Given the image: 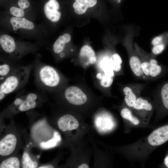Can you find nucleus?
<instances>
[{"label":"nucleus","mask_w":168,"mask_h":168,"mask_svg":"<svg viewBox=\"0 0 168 168\" xmlns=\"http://www.w3.org/2000/svg\"><path fill=\"white\" fill-rule=\"evenodd\" d=\"M164 35H161L154 38L152 41V44L154 46L162 43L167 42L168 40L166 39L167 37Z\"/></svg>","instance_id":"nucleus-27"},{"label":"nucleus","mask_w":168,"mask_h":168,"mask_svg":"<svg viewBox=\"0 0 168 168\" xmlns=\"http://www.w3.org/2000/svg\"><path fill=\"white\" fill-rule=\"evenodd\" d=\"M133 107L137 110H144L150 111L152 110V104L147 100L139 97L137 99Z\"/></svg>","instance_id":"nucleus-18"},{"label":"nucleus","mask_w":168,"mask_h":168,"mask_svg":"<svg viewBox=\"0 0 168 168\" xmlns=\"http://www.w3.org/2000/svg\"><path fill=\"white\" fill-rule=\"evenodd\" d=\"M141 67L144 74L147 76H150V64L149 61L142 62Z\"/></svg>","instance_id":"nucleus-28"},{"label":"nucleus","mask_w":168,"mask_h":168,"mask_svg":"<svg viewBox=\"0 0 168 168\" xmlns=\"http://www.w3.org/2000/svg\"><path fill=\"white\" fill-rule=\"evenodd\" d=\"M1 22L2 26L7 30L23 37L35 39L41 45V40L46 36V32L42 26H37L33 21L26 17H15L6 13Z\"/></svg>","instance_id":"nucleus-1"},{"label":"nucleus","mask_w":168,"mask_h":168,"mask_svg":"<svg viewBox=\"0 0 168 168\" xmlns=\"http://www.w3.org/2000/svg\"><path fill=\"white\" fill-rule=\"evenodd\" d=\"M78 168H88L89 166L88 165L85 163H83L78 166Z\"/></svg>","instance_id":"nucleus-32"},{"label":"nucleus","mask_w":168,"mask_h":168,"mask_svg":"<svg viewBox=\"0 0 168 168\" xmlns=\"http://www.w3.org/2000/svg\"><path fill=\"white\" fill-rule=\"evenodd\" d=\"M123 92L125 95L124 100L126 104L129 107H133L137 99L135 95L128 86L124 88Z\"/></svg>","instance_id":"nucleus-16"},{"label":"nucleus","mask_w":168,"mask_h":168,"mask_svg":"<svg viewBox=\"0 0 168 168\" xmlns=\"http://www.w3.org/2000/svg\"><path fill=\"white\" fill-rule=\"evenodd\" d=\"M21 164L23 168H35L38 165V163L36 161H33L26 152L23 154Z\"/></svg>","instance_id":"nucleus-23"},{"label":"nucleus","mask_w":168,"mask_h":168,"mask_svg":"<svg viewBox=\"0 0 168 168\" xmlns=\"http://www.w3.org/2000/svg\"><path fill=\"white\" fill-rule=\"evenodd\" d=\"M39 57L37 55L34 62L35 84L42 91H51L59 85L60 77L54 67L41 62Z\"/></svg>","instance_id":"nucleus-3"},{"label":"nucleus","mask_w":168,"mask_h":168,"mask_svg":"<svg viewBox=\"0 0 168 168\" xmlns=\"http://www.w3.org/2000/svg\"><path fill=\"white\" fill-rule=\"evenodd\" d=\"M71 36L68 34L65 33L59 36L54 43L52 46V50L54 53L59 54L63 53L66 44L71 40Z\"/></svg>","instance_id":"nucleus-12"},{"label":"nucleus","mask_w":168,"mask_h":168,"mask_svg":"<svg viewBox=\"0 0 168 168\" xmlns=\"http://www.w3.org/2000/svg\"><path fill=\"white\" fill-rule=\"evenodd\" d=\"M13 103L20 111L24 112L35 108L37 105L40 94L34 92L22 91L18 94Z\"/></svg>","instance_id":"nucleus-5"},{"label":"nucleus","mask_w":168,"mask_h":168,"mask_svg":"<svg viewBox=\"0 0 168 168\" xmlns=\"http://www.w3.org/2000/svg\"><path fill=\"white\" fill-rule=\"evenodd\" d=\"M167 44V42H165L153 46L152 49V53L155 55L161 54L165 49Z\"/></svg>","instance_id":"nucleus-26"},{"label":"nucleus","mask_w":168,"mask_h":168,"mask_svg":"<svg viewBox=\"0 0 168 168\" xmlns=\"http://www.w3.org/2000/svg\"><path fill=\"white\" fill-rule=\"evenodd\" d=\"M121 115L124 118L130 121L133 124L137 125L139 123L138 119L133 116L131 111L127 108H124L121 111Z\"/></svg>","instance_id":"nucleus-24"},{"label":"nucleus","mask_w":168,"mask_h":168,"mask_svg":"<svg viewBox=\"0 0 168 168\" xmlns=\"http://www.w3.org/2000/svg\"><path fill=\"white\" fill-rule=\"evenodd\" d=\"M141 63L139 57L136 55H133L130 58V68L134 74L138 77H142L144 75L142 69Z\"/></svg>","instance_id":"nucleus-13"},{"label":"nucleus","mask_w":168,"mask_h":168,"mask_svg":"<svg viewBox=\"0 0 168 168\" xmlns=\"http://www.w3.org/2000/svg\"><path fill=\"white\" fill-rule=\"evenodd\" d=\"M113 80L112 77L106 76L104 74L100 80V84L103 87H108L112 85Z\"/></svg>","instance_id":"nucleus-25"},{"label":"nucleus","mask_w":168,"mask_h":168,"mask_svg":"<svg viewBox=\"0 0 168 168\" xmlns=\"http://www.w3.org/2000/svg\"><path fill=\"white\" fill-rule=\"evenodd\" d=\"M34 67V62L25 66L20 65L0 82V100L7 95L17 91L25 86Z\"/></svg>","instance_id":"nucleus-4"},{"label":"nucleus","mask_w":168,"mask_h":168,"mask_svg":"<svg viewBox=\"0 0 168 168\" xmlns=\"http://www.w3.org/2000/svg\"><path fill=\"white\" fill-rule=\"evenodd\" d=\"M17 140L15 136L8 134L0 141V155L6 156L11 154L15 148Z\"/></svg>","instance_id":"nucleus-9"},{"label":"nucleus","mask_w":168,"mask_h":168,"mask_svg":"<svg viewBox=\"0 0 168 168\" xmlns=\"http://www.w3.org/2000/svg\"><path fill=\"white\" fill-rule=\"evenodd\" d=\"M148 143L152 146L161 145L168 141V125L153 131L147 138Z\"/></svg>","instance_id":"nucleus-8"},{"label":"nucleus","mask_w":168,"mask_h":168,"mask_svg":"<svg viewBox=\"0 0 168 168\" xmlns=\"http://www.w3.org/2000/svg\"><path fill=\"white\" fill-rule=\"evenodd\" d=\"M20 162L18 159L12 157L3 161L0 165V168H19Z\"/></svg>","instance_id":"nucleus-17"},{"label":"nucleus","mask_w":168,"mask_h":168,"mask_svg":"<svg viewBox=\"0 0 168 168\" xmlns=\"http://www.w3.org/2000/svg\"><path fill=\"white\" fill-rule=\"evenodd\" d=\"M115 0L118 1H120V0Z\"/></svg>","instance_id":"nucleus-36"},{"label":"nucleus","mask_w":168,"mask_h":168,"mask_svg":"<svg viewBox=\"0 0 168 168\" xmlns=\"http://www.w3.org/2000/svg\"><path fill=\"white\" fill-rule=\"evenodd\" d=\"M17 4L19 7L25 11L30 6L29 0H18Z\"/></svg>","instance_id":"nucleus-29"},{"label":"nucleus","mask_w":168,"mask_h":168,"mask_svg":"<svg viewBox=\"0 0 168 168\" xmlns=\"http://www.w3.org/2000/svg\"><path fill=\"white\" fill-rule=\"evenodd\" d=\"M86 2L88 7L94 6L97 3V0H84Z\"/></svg>","instance_id":"nucleus-31"},{"label":"nucleus","mask_w":168,"mask_h":168,"mask_svg":"<svg viewBox=\"0 0 168 168\" xmlns=\"http://www.w3.org/2000/svg\"><path fill=\"white\" fill-rule=\"evenodd\" d=\"M58 126L61 130L65 132L77 128L79 126V123L72 115L66 114L59 118L58 121Z\"/></svg>","instance_id":"nucleus-11"},{"label":"nucleus","mask_w":168,"mask_h":168,"mask_svg":"<svg viewBox=\"0 0 168 168\" xmlns=\"http://www.w3.org/2000/svg\"><path fill=\"white\" fill-rule=\"evenodd\" d=\"M103 76V75L100 72H99L97 73V74L96 75V77L98 79L100 80H101Z\"/></svg>","instance_id":"nucleus-35"},{"label":"nucleus","mask_w":168,"mask_h":168,"mask_svg":"<svg viewBox=\"0 0 168 168\" xmlns=\"http://www.w3.org/2000/svg\"><path fill=\"white\" fill-rule=\"evenodd\" d=\"M150 64V76L156 77L160 75L162 71V68L158 64L157 60L151 58L149 61Z\"/></svg>","instance_id":"nucleus-20"},{"label":"nucleus","mask_w":168,"mask_h":168,"mask_svg":"<svg viewBox=\"0 0 168 168\" xmlns=\"http://www.w3.org/2000/svg\"><path fill=\"white\" fill-rule=\"evenodd\" d=\"M0 63V81H3L16 68L17 62L1 55Z\"/></svg>","instance_id":"nucleus-10"},{"label":"nucleus","mask_w":168,"mask_h":168,"mask_svg":"<svg viewBox=\"0 0 168 168\" xmlns=\"http://www.w3.org/2000/svg\"><path fill=\"white\" fill-rule=\"evenodd\" d=\"M26 11L19 7L12 6L9 9V13L7 14L10 16L15 17H26L34 21L32 15L27 13Z\"/></svg>","instance_id":"nucleus-15"},{"label":"nucleus","mask_w":168,"mask_h":168,"mask_svg":"<svg viewBox=\"0 0 168 168\" xmlns=\"http://www.w3.org/2000/svg\"><path fill=\"white\" fill-rule=\"evenodd\" d=\"M75 2L73 4V7L74 12L78 15L84 13L89 8L84 0H75Z\"/></svg>","instance_id":"nucleus-22"},{"label":"nucleus","mask_w":168,"mask_h":168,"mask_svg":"<svg viewBox=\"0 0 168 168\" xmlns=\"http://www.w3.org/2000/svg\"><path fill=\"white\" fill-rule=\"evenodd\" d=\"M64 96L70 103L75 105H81L87 100V97L82 91L75 86L67 88L64 92Z\"/></svg>","instance_id":"nucleus-7"},{"label":"nucleus","mask_w":168,"mask_h":168,"mask_svg":"<svg viewBox=\"0 0 168 168\" xmlns=\"http://www.w3.org/2000/svg\"><path fill=\"white\" fill-rule=\"evenodd\" d=\"M61 140L59 133L56 131L54 133V138L46 142H42L40 144V147L44 149H48L55 147L58 142Z\"/></svg>","instance_id":"nucleus-19"},{"label":"nucleus","mask_w":168,"mask_h":168,"mask_svg":"<svg viewBox=\"0 0 168 168\" xmlns=\"http://www.w3.org/2000/svg\"><path fill=\"white\" fill-rule=\"evenodd\" d=\"M41 45L38 43H33L16 38L6 33L1 34L0 36L1 55L16 62L27 54H36Z\"/></svg>","instance_id":"nucleus-2"},{"label":"nucleus","mask_w":168,"mask_h":168,"mask_svg":"<svg viewBox=\"0 0 168 168\" xmlns=\"http://www.w3.org/2000/svg\"><path fill=\"white\" fill-rule=\"evenodd\" d=\"M164 161L165 165L168 168V155L165 158Z\"/></svg>","instance_id":"nucleus-34"},{"label":"nucleus","mask_w":168,"mask_h":168,"mask_svg":"<svg viewBox=\"0 0 168 168\" xmlns=\"http://www.w3.org/2000/svg\"><path fill=\"white\" fill-rule=\"evenodd\" d=\"M80 56L82 57L86 58L88 62L90 64L94 63L96 61L95 53L93 49L90 46L85 45L81 49Z\"/></svg>","instance_id":"nucleus-14"},{"label":"nucleus","mask_w":168,"mask_h":168,"mask_svg":"<svg viewBox=\"0 0 168 168\" xmlns=\"http://www.w3.org/2000/svg\"><path fill=\"white\" fill-rule=\"evenodd\" d=\"M54 167L51 165H46L40 166L39 168H53Z\"/></svg>","instance_id":"nucleus-33"},{"label":"nucleus","mask_w":168,"mask_h":168,"mask_svg":"<svg viewBox=\"0 0 168 168\" xmlns=\"http://www.w3.org/2000/svg\"><path fill=\"white\" fill-rule=\"evenodd\" d=\"M60 6L56 0H49L44 4L43 13L41 14L44 21L49 25V22L59 21L62 16L59 11Z\"/></svg>","instance_id":"nucleus-6"},{"label":"nucleus","mask_w":168,"mask_h":168,"mask_svg":"<svg viewBox=\"0 0 168 168\" xmlns=\"http://www.w3.org/2000/svg\"><path fill=\"white\" fill-rule=\"evenodd\" d=\"M159 93L164 107L168 110V82L162 85L160 90Z\"/></svg>","instance_id":"nucleus-21"},{"label":"nucleus","mask_w":168,"mask_h":168,"mask_svg":"<svg viewBox=\"0 0 168 168\" xmlns=\"http://www.w3.org/2000/svg\"><path fill=\"white\" fill-rule=\"evenodd\" d=\"M111 60L114 63L121 64L122 60L120 55L117 53H114L112 55L110 58Z\"/></svg>","instance_id":"nucleus-30"}]
</instances>
